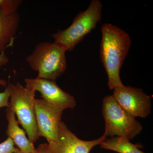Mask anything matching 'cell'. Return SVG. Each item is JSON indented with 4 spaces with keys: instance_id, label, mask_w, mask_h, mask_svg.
I'll list each match as a JSON object with an SVG mask.
<instances>
[{
    "instance_id": "277c9868",
    "label": "cell",
    "mask_w": 153,
    "mask_h": 153,
    "mask_svg": "<svg viewBox=\"0 0 153 153\" xmlns=\"http://www.w3.org/2000/svg\"><path fill=\"white\" fill-rule=\"evenodd\" d=\"M11 89L9 108L17 117L19 124L21 125L33 143L40 137L38 134L36 113V91L23 86L19 82L9 83Z\"/></svg>"
},
{
    "instance_id": "8992f818",
    "label": "cell",
    "mask_w": 153,
    "mask_h": 153,
    "mask_svg": "<svg viewBox=\"0 0 153 153\" xmlns=\"http://www.w3.org/2000/svg\"><path fill=\"white\" fill-rule=\"evenodd\" d=\"M25 87L39 91L43 100L47 103L63 111L65 109L73 108L76 105L75 99L64 91L57 84L56 80L36 77L26 78Z\"/></svg>"
},
{
    "instance_id": "52a82bcc",
    "label": "cell",
    "mask_w": 153,
    "mask_h": 153,
    "mask_svg": "<svg viewBox=\"0 0 153 153\" xmlns=\"http://www.w3.org/2000/svg\"><path fill=\"white\" fill-rule=\"evenodd\" d=\"M112 95L119 104L135 118H145L150 114L151 97L139 88L124 85L114 89Z\"/></svg>"
},
{
    "instance_id": "ac0fdd59",
    "label": "cell",
    "mask_w": 153,
    "mask_h": 153,
    "mask_svg": "<svg viewBox=\"0 0 153 153\" xmlns=\"http://www.w3.org/2000/svg\"><path fill=\"white\" fill-rule=\"evenodd\" d=\"M13 153H23L21 152H18Z\"/></svg>"
},
{
    "instance_id": "5bb4252c",
    "label": "cell",
    "mask_w": 153,
    "mask_h": 153,
    "mask_svg": "<svg viewBox=\"0 0 153 153\" xmlns=\"http://www.w3.org/2000/svg\"><path fill=\"white\" fill-rule=\"evenodd\" d=\"M19 152L21 151L15 146L13 140L10 137L0 143V153H13Z\"/></svg>"
},
{
    "instance_id": "3957f363",
    "label": "cell",
    "mask_w": 153,
    "mask_h": 153,
    "mask_svg": "<svg viewBox=\"0 0 153 153\" xmlns=\"http://www.w3.org/2000/svg\"><path fill=\"white\" fill-rule=\"evenodd\" d=\"M102 4L99 0H92L85 11L79 13L71 25L65 30L52 34L54 42L71 51L101 21Z\"/></svg>"
},
{
    "instance_id": "e0dca14e",
    "label": "cell",
    "mask_w": 153,
    "mask_h": 153,
    "mask_svg": "<svg viewBox=\"0 0 153 153\" xmlns=\"http://www.w3.org/2000/svg\"><path fill=\"white\" fill-rule=\"evenodd\" d=\"M9 61L8 57L6 55L5 52H3L0 54V67L5 66L7 64ZM7 82L5 80L0 79V85L2 86H6L7 85Z\"/></svg>"
},
{
    "instance_id": "7a4b0ae2",
    "label": "cell",
    "mask_w": 153,
    "mask_h": 153,
    "mask_svg": "<svg viewBox=\"0 0 153 153\" xmlns=\"http://www.w3.org/2000/svg\"><path fill=\"white\" fill-rule=\"evenodd\" d=\"M66 49L55 42H43L35 47L26 61L37 77L56 80L66 71Z\"/></svg>"
},
{
    "instance_id": "5b68a950",
    "label": "cell",
    "mask_w": 153,
    "mask_h": 153,
    "mask_svg": "<svg viewBox=\"0 0 153 153\" xmlns=\"http://www.w3.org/2000/svg\"><path fill=\"white\" fill-rule=\"evenodd\" d=\"M102 113L106 137H123L132 140L142 131L141 124L127 112L112 95L103 98Z\"/></svg>"
},
{
    "instance_id": "7c38bea8",
    "label": "cell",
    "mask_w": 153,
    "mask_h": 153,
    "mask_svg": "<svg viewBox=\"0 0 153 153\" xmlns=\"http://www.w3.org/2000/svg\"><path fill=\"white\" fill-rule=\"evenodd\" d=\"M100 145L102 149L119 153H146L139 149L138 145L132 143L125 137L106 138Z\"/></svg>"
},
{
    "instance_id": "ba28073f",
    "label": "cell",
    "mask_w": 153,
    "mask_h": 153,
    "mask_svg": "<svg viewBox=\"0 0 153 153\" xmlns=\"http://www.w3.org/2000/svg\"><path fill=\"white\" fill-rule=\"evenodd\" d=\"M35 108L39 136L45 138L48 143L57 140L63 111L38 99Z\"/></svg>"
},
{
    "instance_id": "30bf717a",
    "label": "cell",
    "mask_w": 153,
    "mask_h": 153,
    "mask_svg": "<svg viewBox=\"0 0 153 153\" xmlns=\"http://www.w3.org/2000/svg\"><path fill=\"white\" fill-rule=\"evenodd\" d=\"M19 21L18 12L7 13L0 6V54L6 49L13 46Z\"/></svg>"
},
{
    "instance_id": "6da1fadb",
    "label": "cell",
    "mask_w": 153,
    "mask_h": 153,
    "mask_svg": "<svg viewBox=\"0 0 153 153\" xmlns=\"http://www.w3.org/2000/svg\"><path fill=\"white\" fill-rule=\"evenodd\" d=\"M100 46L101 61L108 77L110 90L124 86L120 70L131 46V39L127 33L111 24L101 27Z\"/></svg>"
},
{
    "instance_id": "2e32d148",
    "label": "cell",
    "mask_w": 153,
    "mask_h": 153,
    "mask_svg": "<svg viewBox=\"0 0 153 153\" xmlns=\"http://www.w3.org/2000/svg\"><path fill=\"white\" fill-rule=\"evenodd\" d=\"M33 153H53L49 143L41 144L35 149Z\"/></svg>"
},
{
    "instance_id": "4fadbf2b",
    "label": "cell",
    "mask_w": 153,
    "mask_h": 153,
    "mask_svg": "<svg viewBox=\"0 0 153 153\" xmlns=\"http://www.w3.org/2000/svg\"><path fill=\"white\" fill-rule=\"evenodd\" d=\"M22 3L19 0H0V6L4 12L11 13L17 11Z\"/></svg>"
},
{
    "instance_id": "9a60e30c",
    "label": "cell",
    "mask_w": 153,
    "mask_h": 153,
    "mask_svg": "<svg viewBox=\"0 0 153 153\" xmlns=\"http://www.w3.org/2000/svg\"><path fill=\"white\" fill-rule=\"evenodd\" d=\"M10 94V87L8 84L5 90L3 92H0V108L4 107H8Z\"/></svg>"
},
{
    "instance_id": "8fae6325",
    "label": "cell",
    "mask_w": 153,
    "mask_h": 153,
    "mask_svg": "<svg viewBox=\"0 0 153 153\" xmlns=\"http://www.w3.org/2000/svg\"><path fill=\"white\" fill-rule=\"evenodd\" d=\"M6 114L8 122L6 134L8 137L13 140L21 152L33 153L36 148L33 143L26 136L25 131L19 127L13 111L10 108L7 107Z\"/></svg>"
},
{
    "instance_id": "9c48e42d",
    "label": "cell",
    "mask_w": 153,
    "mask_h": 153,
    "mask_svg": "<svg viewBox=\"0 0 153 153\" xmlns=\"http://www.w3.org/2000/svg\"><path fill=\"white\" fill-rule=\"evenodd\" d=\"M106 138L104 134L99 138L93 140L80 139L62 121L57 140L49 144L53 153H89L92 148L100 145Z\"/></svg>"
}]
</instances>
